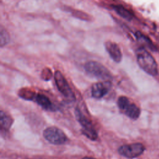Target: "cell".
<instances>
[{"label": "cell", "mask_w": 159, "mask_h": 159, "mask_svg": "<svg viewBox=\"0 0 159 159\" xmlns=\"http://www.w3.org/2000/svg\"><path fill=\"white\" fill-rule=\"evenodd\" d=\"M13 123L12 118L2 110L0 112V125L1 130H8Z\"/></svg>", "instance_id": "8fae6325"}, {"label": "cell", "mask_w": 159, "mask_h": 159, "mask_svg": "<svg viewBox=\"0 0 159 159\" xmlns=\"http://www.w3.org/2000/svg\"><path fill=\"white\" fill-rule=\"evenodd\" d=\"M82 159H96V158H93V157H85L83 158Z\"/></svg>", "instance_id": "9a60e30c"}, {"label": "cell", "mask_w": 159, "mask_h": 159, "mask_svg": "<svg viewBox=\"0 0 159 159\" xmlns=\"http://www.w3.org/2000/svg\"><path fill=\"white\" fill-rule=\"evenodd\" d=\"M145 148L141 143H132L122 145L118 148L119 153L127 158H134L141 155Z\"/></svg>", "instance_id": "8992f818"}, {"label": "cell", "mask_w": 159, "mask_h": 159, "mask_svg": "<svg viewBox=\"0 0 159 159\" xmlns=\"http://www.w3.org/2000/svg\"><path fill=\"white\" fill-rule=\"evenodd\" d=\"M84 68L88 74L102 81H110L112 79V75L108 69L98 61H89L85 63Z\"/></svg>", "instance_id": "3957f363"}, {"label": "cell", "mask_w": 159, "mask_h": 159, "mask_svg": "<svg viewBox=\"0 0 159 159\" xmlns=\"http://www.w3.org/2000/svg\"><path fill=\"white\" fill-rule=\"evenodd\" d=\"M135 37L137 40L143 45H144L145 47L150 48L151 50H154V46L152 45V43L151 42L150 39H148L143 34H142L140 32H137L135 33Z\"/></svg>", "instance_id": "4fadbf2b"}, {"label": "cell", "mask_w": 159, "mask_h": 159, "mask_svg": "<svg viewBox=\"0 0 159 159\" xmlns=\"http://www.w3.org/2000/svg\"><path fill=\"white\" fill-rule=\"evenodd\" d=\"M119 109L128 117L133 120L137 119L140 114V108L126 96H120L117 99Z\"/></svg>", "instance_id": "277c9868"}, {"label": "cell", "mask_w": 159, "mask_h": 159, "mask_svg": "<svg viewBox=\"0 0 159 159\" xmlns=\"http://www.w3.org/2000/svg\"><path fill=\"white\" fill-rule=\"evenodd\" d=\"M112 88L110 81H102L93 84L91 88L92 96L96 99H100L107 94Z\"/></svg>", "instance_id": "ba28073f"}, {"label": "cell", "mask_w": 159, "mask_h": 159, "mask_svg": "<svg viewBox=\"0 0 159 159\" xmlns=\"http://www.w3.org/2000/svg\"><path fill=\"white\" fill-rule=\"evenodd\" d=\"M136 57L139 66L145 73L151 76L158 74L157 63L153 57L145 48H139L136 51Z\"/></svg>", "instance_id": "6da1fadb"}, {"label": "cell", "mask_w": 159, "mask_h": 159, "mask_svg": "<svg viewBox=\"0 0 159 159\" xmlns=\"http://www.w3.org/2000/svg\"><path fill=\"white\" fill-rule=\"evenodd\" d=\"M43 136L48 142L54 145H62L67 140V137L63 131L55 126L46 128L43 132Z\"/></svg>", "instance_id": "5b68a950"}, {"label": "cell", "mask_w": 159, "mask_h": 159, "mask_svg": "<svg viewBox=\"0 0 159 159\" xmlns=\"http://www.w3.org/2000/svg\"><path fill=\"white\" fill-rule=\"evenodd\" d=\"M113 9L114 11L122 18L127 20H130L133 18V14L132 12L124 7L122 5H113Z\"/></svg>", "instance_id": "7c38bea8"}, {"label": "cell", "mask_w": 159, "mask_h": 159, "mask_svg": "<svg viewBox=\"0 0 159 159\" xmlns=\"http://www.w3.org/2000/svg\"><path fill=\"white\" fill-rule=\"evenodd\" d=\"M54 79L59 91L67 99L70 101L75 100V96L72 89L69 86V84L66 78L63 76V74L60 71L57 70L55 72Z\"/></svg>", "instance_id": "52a82bcc"}, {"label": "cell", "mask_w": 159, "mask_h": 159, "mask_svg": "<svg viewBox=\"0 0 159 159\" xmlns=\"http://www.w3.org/2000/svg\"><path fill=\"white\" fill-rule=\"evenodd\" d=\"M9 41V35L7 31L4 29L2 27H1L0 30V45L1 47L6 45Z\"/></svg>", "instance_id": "5bb4252c"}, {"label": "cell", "mask_w": 159, "mask_h": 159, "mask_svg": "<svg viewBox=\"0 0 159 159\" xmlns=\"http://www.w3.org/2000/svg\"><path fill=\"white\" fill-rule=\"evenodd\" d=\"M35 101L43 109L48 111H52L54 109L53 104L50 99L45 95L39 94L35 96Z\"/></svg>", "instance_id": "30bf717a"}, {"label": "cell", "mask_w": 159, "mask_h": 159, "mask_svg": "<svg viewBox=\"0 0 159 159\" xmlns=\"http://www.w3.org/2000/svg\"><path fill=\"white\" fill-rule=\"evenodd\" d=\"M75 115L76 120L82 127V134L91 140H96L98 135L91 120L78 107L75 109Z\"/></svg>", "instance_id": "7a4b0ae2"}, {"label": "cell", "mask_w": 159, "mask_h": 159, "mask_svg": "<svg viewBox=\"0 0 159 159\" xmlns=\"http://www.w3.org/2000/svg\"><path fill=\"white\" fill-rule=\"evenodd\" d=\"M106 51L111 58L116 63H119L122 58V52L118 45L111 41H107L104 43Z\"/></svg>", "instance_id": "9c48e42d"}]
</instances>
